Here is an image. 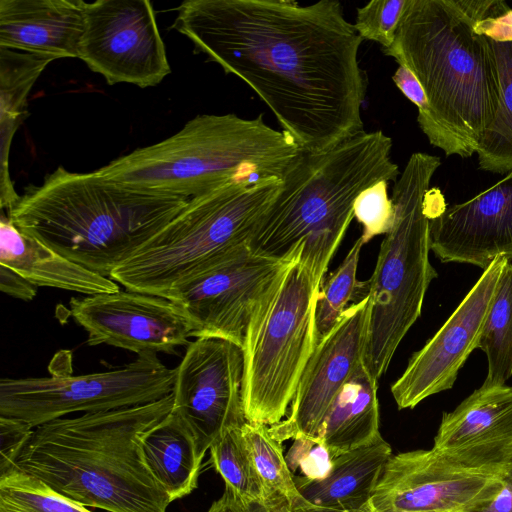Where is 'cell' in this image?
Returning <instances> with one entry per match:
<instances>
[{
  "instance_id": "12",
  "label": "cell",
  "mask_w": 512,
  "mask_h": 512,
  "mask_svg": "<svg viewBox=\"0 0 512 512\" xmlns=\"http://www.w3.org/2000/svg\"><path fill=\"white\" fill-rule=\"evenodd\" d=\"M78 58L109 85H158L171 69L148 0L85 3Z\"/></svg>"
},
{
  "instance_id": "20",
  "label": "cell",
  "mask_w": 512,
  "mask_h": 512,
  "mask_svg": "<svg viewBox=\"0 0 512 512\" xmlns=\"http://www.w3.org/2000/svg\"><path fill=\"white\" fill-rule=\"evenodd\" d=\"M82 0H0V47L48 57L78 58Z\"/></svg>"
},
{
  "instance_id": "6",
  "label": "cell",
  "mask_w": 512,
  "mask_h": 512,
  "mask_svg": "<svg viewBox=\"0 0 512 512\" xmlns=\"http://www.w3.org/2000/svg\"><path fill=\"white\" fill-rule=\"evenodd\" d=\"M300 152L284 131L235 114H201L174 135L97 171L126 186L191 199L232 180L280 178Z\"/></svg>"
},
{
  "instance_id": "34",
  "label": "cell",
  "mask_w": 512,
  "mask_h": 512,
  "mask_svg": "<svg viewBox=\"0 0 512 512\" xmlns=\"http://www.w3.org/2000/svg\"><path fill=\"white\" fill-rule=\"evenodd\" d=\"M293 445L285 458L294 473L300 469L302 476L321 479L328 475L332 467V456L318 438L300 436L293 439Z\"/></svg>"
},
{
  "instance_id": "30",
  "label": "cell",
  "mask_w": 512,
  "mask_h": 512,
  "mask_svg": "<svg viewBox=\"0 0 512 512\" xmlns=\"http://www.w3.org/2000/svg\"><path fill=\"white\" fill-rule=\"evenodd\" d=\"M210 461L225 482V488L238 495L244 503L264 502V488L252 464L242 434V427L226 430L209 448Z\"/></svg>"
},
{
  "instance_id": "19",
  "label": "cell",
  "mask_w": 512,
  "mask_h": 512,
  "mask_svg": "<svg viewBox=\"0 0 512 512\" xmlns=\"http://www.w3.org/2000/svg\"><path fill=\"white\" fill-rule=\"evenodd\" d=\"M432 449L454 465L506 475L512 462V386L481 385L444 412Z\"/></svg>"
},
{
  "instance_id": "45",
  "label": "cell",
  "mask_w": 512,
  "mask_h": 512,
  "mask_svg": "<svg viewBox=\"0 0 512 512\" xmlns=\"http://www.w3.org/2000/svg\"><path fill=\"white\" fill-rule=\"evenodd\" d=\"M285 512H292L288 505H286Z\"/></svg>"
},
{
  "instance_id": "3",
  "label": "cell",
  "mask_w": 512,
  "mask_h": 512,
  "mask_svg": "<svg viewBox=\"0 0 512 512\" xmlns=\"http://www.w3.org/2000/svg\"><path fill=\"white\" fill-rule=\"evenodd\" d=\"M474 26L454 0H409L394 43L383 50L421 84L429 110L418 124L446 156L476 153L499 106L495 56Z\"/></svg>"
},
{
  "instance_id": "42",
  "label": "cell",
  "mask_w": 512,
  "mask_h": 512,
  "mask_svg": "<svg viewBox=\"0 0 512 512\" xmlns=\"http://www.w3.org/2000/svg\"><path fill=\"white\" fill-rule=\"evenodd\" d=\"M292 512H375L371 501L357 509H337L328 507H319L307 503L297 509L291 510Z\"/></svg>"
},
{
  "instance_id": "37",
  "label": "cell",
  "mask_w": 512,
  "mask_h": 512,
  "mask_svg": "<svg viewBox=\"0 0 512 512\" xmlns=\"http://www.w3.org/2000/svg\"><path fill=\"white\" fill-rule=\"evenodd\" d=\"M456 5L475 23L496 18L510 7L501 0H454Z\"/></svg>"
},
{
  "instance_id": "11",
  "label": "cell",
  "mask_w": 512,
  "mask_h": 512,
  "mask_svg": "<svg viewBox=\"0 0 512 512\" xmlns=\"http://www.w3.org/2000/svg\"><path fill=\"white\" fill-rule=\"evenodd\" d=\"M302 248L300 245L290 256L277 259L244 246L174 288L165 298L184 315L191 337L220 338L242 347L259 299Z\"/></svg>"
},
{
  "instance_id": "21",
  "label": "cell",
  "mask_w": 512,
  "mask_h": 512,
  "mask_svg": "<svg viewBox=\"0 0 512 512\" xmlns=\"http://www.w3.org/2000/svg\"><path fill=\"white\" fill-rule=\"evenodd\" d=\"M0 265L6 266L36 287H51L86 295L117 292L109 277L73 262L38 239L20 231L2 214Z\"/></svg>"
},
{
  "instance_id": "44",
  "label": "cell",
  "mask_w": 512,
  "mask_h": 512,
  "mask_svg": "<svg viewBox=\"0 0 512 512\" xmlns=\"http://www.w3.org/2000/svg\"><path fill=\"white\" fill-rule=\"evenodd\" d=\"M506 474H507L508 476L512 477V462H511L510 467H509V469H508V471H507V473H506Z\"/></svg>"
},
{
  "instance_id": "4",
  "label": "cell",
  "mask_w": 512,
  "mask_h": 512,
  "mask_svg": "<svg viewBox=\"0 0 512 512\" xmlns=\"http://www.w3.org/2000/svg\"><path fill=\"white\" fill-rule=\"evenodd\" d=\"M189 200L135 189L97 170L58 167L27 187L7 217L23 233L110 278Z\"/></svg>"
},
{
  "instance_id": "14",
  "label": "cell",
  "mask_w": 512,
  "mask_h": 512,
  "mask_svg": "<svg viewBox=\"0 0 512 512\" xmlns=\"http://www.w3.org/2000/svg\"><path fill=\"white\" fill-rule=\"evenodd\" d=\"M505 475L452 464L434 449L392 455L370 499L375 512H466L493 497Z\"/></svg>"
},
{
  "instance_id": "8",
  "label": "cell",
  "mask_w": 512,
  "mask_h": 512,
  "mask_svg": "<svg viewBox=\"0 0 512 512\" xmlns=\"http://www.w3.org/2000/svg\"><path fill=\"white\" fill-rule=\"evenodd\" d=\"M440 164L437 156L413 153L393 188L394 224L368 280L370 314L363 364L376 381L420 317L426 291L437 277L429 260L428 192Z\"/></svg>"
},
{
  "instance_id": "15",
  "label": "cell",
  "mask_w": 512,
  "mask_h": 512,
  "mask_svg": "<svg viewBox=\"0 0 512 512\" xmlns=\"http://www.w3.org/2000/svg\"><path fill=\"white\" fill-rule=\"evenodd\" d=\"M69 314L89 345L107 344L142 355L176 354L191 328L168 299L131 290L73 297Z\"/></svg>"
},
{
  "instance_id": "10",
  "label": "cell",
  "mask_w": 512,
  "mask_h": 512,
  "mask_svg": "<svg viewBox=\"0 0 512 512\" xmlns=\"http://www.w3.org/2000/svg\"><path fill=\"white\" fill-rule=\"evenodd\" d=\"M176 368L157 355H142L115 370L84 375L3 378L0 416L33 428L71 413H93L139 406L172 393Z\"/></svg>"
},
{
  "instance_id": "9",
  "label": "cell",
  "mask_w": 512,
  "mask_h": 512,
  "mask_svg": "<svg viewBox=\"0 0 512 512\" xmlns=\"http://www.w3.org/2000/svg\"><path fill=\"white\" fill-rule=\"evenodd\" d=\"M300 255L262 295L248 322L242 350L249 423L272 426L282 420L317 345L315 305L321 284Z\"/></svg>"
},
{
  "instance_id": "18",
  "label": "cell",
  "mask_w": 512,
  "mask_h": 512,
  "mask_svg": "<svg viewBox=\"0 0 512 512\" xmlns=\"http://www.w3.org/2000/svg\"><path fill=\"white\" fill-rule=\"evenodd\" d=\"M429 212L430 249L441 262L484 271L498 256L512 260V171L463 203Z\"/></svg>"
},
{
  "instance_id": "5",
  "label": "cell",
  "mask_w": 512,
  "mask_h": 512,
  "mask_svg": "<svg viewBox=\"0 0 512 512\" xmlns=\"http://www.w3.org/2000/svg\"><path fill=\"white\" fill-rule=\"evenodd\" d=\"M392 139L362 131L321 152L301 151L249 241L260 255L283 259L303 245L300 260L321 284L354 218L357 196L379 181H396Z\"/></svg>"
},
{
  "instance_id": "43",
  "label": "cell",
  "mask_w": 512,
  "mask_h": 512,
  "mask_svg": "<svg viewBox=\"0 0 512 512\" xmlns=\"http://www.w3.org/2000/svg\"><path fill=\"white\" fill-rule=\"evenodd\" d=\"M248 512H285L286 505L284 501L275 503L247 502L245 503Z\"/></svg>"
},
{
  "instance_id": "17",
  "label": "cell",
  "mask_w": 512,
  "mask_h": 512,
  "mask_svg": "<svg viewBox=\"0 0 512 512\" xmlns=\"http://www.w3.org/2000/svg\"><path fill=\"white\" fill-rule=\"evenodd\" d=\"M369 314L367 295L352 303L318 342L303 370L287 418L269 426L273 438L280 443L300 436L317 438L337 394L363 362Z\"/></svg>"
},
{
  "instance_id": "32",
  "label": "cell",
  "mask_w": 512,
  "mask_h": 512,
  "mask_svg": "<svg viewBox=\"0 0 512 512\" xmlns=\"http://www.w3.org/2000/svg\"><path fill=\"white\" fill-rule=\"evenodd\" d=\"M409 0H373L357 8L353 24L363 40L376 42L386 50L392 46Z\"/></svg>"
},
{
  "instance_id": "39",
  "label": "cell",
  "mask_w": 512,
  "mask_h": 512,
  "mask_svg": "<svg viewBox=\"0 0 512 512\" xmlns=\"http://www.w3.org/2000/svg\"><path fill=\"white\" fill-rule=\"evenodd\" d=\"M475 31L496 42H512V8L502 15L475 23Z\"/></svg>"
},
{
  "instance_id": "35",
  "label": "cell",
  "mask_w": 512,
  "mask_h": 512,
  "mask_svg": "<svg viewBox=\"0 0 512 512\" xmlns=\"http://www.w3.org/2000/svg\"><path fill=\"white\" fill-rule=\"evenodd\" d=\"M33 431L25 421L0 416V476L14 469Z\"/></svg>"
},
{
  "instance_id": "40",
  "label": "cell",
  "mask_w": 512,
  "mask_h": 512,
  "mask_svg": "<svg viewBox=\"0 0 512 512\" xmlns=\"http://www.w3.org/2000/svg\"><path fill=\"white\" fill-rule=\"evenodd\" d=\"M466 512H512V477L506 474L493 497Z\"/></svg>"
},
{
  "instance_id": "7",
  "label": "cell",
  "mask_w": 512,
  "mask_h": 512,
  "mask_svg": "<svg viewBox=\"0 0 512 512\" xmlns=\"http://www.w3.org/2000/svg\"><path fill=\"white\" fill-rule=\"evenodd\" d=\"M280 187L275 177L232 180L191 198L110 278L127 290L165 298L249 245Z\"/></svg>"
},
{
  "instance_id": "33",
  "label": "cell",
  "mask_w": 512,
  "mask_h": 512,
  "mask_svg": "<svg viewBox=\"0 0 512 512\" xmlns=\"http://www.w3.org/2000/svg\"><path fill=\"white\" fill-rule=\"evenodd\" d=\"M388 181H379L356 198L353 214L362 225L361 239L366 244L378 235H386L393 227L395 208L388 196Z\"/></svg>"
},
{
  "instance_id": "28",
  "label": "cell",
  "mask_w": 512,
  "mask_h": 512,
  "mask_svg": "<svg viewBox=\"0 0 512 512\" xmlns=\"http://www.w3.org/2000/svg\"><path fill=\"white\" fill-rule=\"evenodd\" d=\"M242 434L264 488L266 503L284 501L291 510L306 505L295 485L294 473L287 464L282 443L271 436L269 426L246 422L242 426Z\"/></svg>"
},
{
  "instance_id": "2",
  "label": "cell",
  "mask_w": 512,
  "mask_h": 512,
  "mask_svg": "<svg viewBox=\"0 0 512 512\" xmlns=\"http://www.w3.org/2000/svg\"><path fill=\"white\" fill-rule=\"evenodd\" d=\"M172 393L144 405L62 417L34 428L16 461L62 496L107 512H167L149 470L146 435L172 410Z\"/></svg>"
},
{
  "instance_id": "31",
  "label": "cell",
  "mask_w": 512,
  "mask_h": 512,
  "mask_svg": "<svg viewBox=\"0 0 512 512\" xmlns=\"http://www.w3.org/2000/svg\"><path fill=\"white\" fill-rule=\"evenodd\" d=\"M0 512H92L40 480L12 469L0 476Z\"/></svg>"
},
{
  "instance_id": "38",
  "label": "cell",
  "mask_w": 512,
  "mask_h": 512,
  "mask_svg": "<svg viewBox=\"0 0 512 512\" xmlns=\"http://www.w3.org/2000/svg\"><path fill=\"white\" fill-rule=\"evenodd\" d=\"M0 289L5 294L24 301L32 300L37 292L35 285L3 265H0Z\"/></svg>"
},
{
  "instance_id": "24",
  "label": "cell",
  "mask_w": 512,
  "mask_h": 512,
  "mask_svg": "<svg viewBox=\"0 0 512 512\" xmlns=\"http://www.w3.org/2000/svg\"><path fill=\"white\" fill-rule=\"evenodd\" d=\"M52 61L38 54L0 47V206L7 211L20 198L9 173L12 139L24 120L29 92Z\"/></svg>"
},
{
  "instance_id": "25",
  "label": "cell",
  "mask_w": 512,
  "mask_h": 512,
  "mask_svg": "<svg viewBox=\"0 0 512 512\" xmlns=\"http://www.w3.org/2000/svg\"><path fill=\"white\" fill-rule=\"evenodd\" d=\"M143 453L149 470L171 502L195 490L203 460L194 437L171 412L146 435Z\"/></svg>"
},
{
  "instance_id": "23",
  "label": "cell",
  "mask_w": 512,
  "mask_h": 512,
  "mask_svg": "<svg viewBox=\"0 0 512 512\" xmlns=\"http://www.w3.org/2000/svg\"><path fill=\"white\" fill-rule=\"evenodd\" d=\"M377 382L362 362L334 399L317 433L332 458L382 437Z\"/></svg>"
},
{
  "instance_id": "13",
  "label": "cell",
  "mask_w": 512,
  "mask_h": 512,
  "mask_svg": "<svg viewBox=\"0 0 512 512\" xmlns=\"http://www.w3.org/2000/svg\"><path fill=\"white\" fill-rule=\"evenodd\" d=\"M242 347L220 338H196L176 367L171 413L190 431L203 460L226 430L246 422Z\"/></svg>"
},
{
  "instance_id": "36",
  "label": "cell",
  "mask_w": 512,
  "mask_h": 512,
  "mask_svg": "<svg viewBox=\"0 0 512 512\" xmlns=\"http://www.w3.org/2000/svg\"><path fill=\"white\" fill-rule=\"evenodd\" d=\"M397 88L418 108L417 119L427 115L429 104L426 94L415 75L405 66L399 65L392 76Z\"/></svg>"
},
{
  "instance_id": "16",
  "label": "cell",
  "mask_w": 512,
  "mask_h": 512,
  "mask_svg": "<svg viewBox=\"0 0 512 512\" xmlns=\"http://www.w3.org/2000/svg\"><path fill=\"white\" fill-rule=\"evenodd\" d=\"M507 260L503 256L495 258L434 336L412 354L391 386L398 409H413L424 399L453 387L459 370L476 349Z\"/></svg>"
},
{
  "instance_id": "26",
  "label": "cell",
  "mask_w": 512,
  "mask_h": 512,
  "mask_svg": "<svg viewBox=\"0 0 512 512\" xmlns=\"http://www.w3.org/2000/svg\"><path fill=\"white\" fill-rule=\"evenodd\" d=\"M476 348L487 358V376L482 385H505L512 376V262L502 268Z\"/></svg>"
},
{
  "instance_id": "29",
  "label": "cell",
  "mask_w": 512,
  "mask_h": 512,
  "mask_svg": "<svg viewBox=\"0 0 512 512\" xmlns=\"http://www.w3.org/2000/svg\"><path fill=\"white\" fill-rule=\"evenodd\" d=\"M364 243L359 237L342 263L322 281L315 305L317 344L336 326L352 300L361 301L368 295V280H357L360 251Z\"/></svg>"
},
{
  "instance_id": "27",
  "label": "cell",
  "mask_w": 512,
  "mask_h": 512,
  "mask_svg": "<svg viewBox=\"0 0 512 512\" xmlns=\"http://www.w3.org/2000/svg\"><path fill=\"white\" fill-rule=\"evenodd\" d=\"M489 42L498 69L500 101L476 153L481 170L507 174L512 171V42Z\"/></svg>"
},
{
  "instance_id": "41",
  "label": "cell",
  "mask_w": 512,
  "mask_h": 512,
  "mask_svg": "<svg viewBox=\"0 0 512 512\" xmlns=\"http://www.w3.org/2000/svg\"><path fill=\"white\" fill-rule=\"evenodd\" d=\"M207 512H248L244 501L232 492L230 489L225 488L222 496L214 501Z\"/></svg>"
},
{
  "instance_id": "22",
  "label": "cell",
  "mask_w": 512,
  "mask_h": 512,
  "mask_svg": "<svg viewBox=\"0 0 512 512\" xmlns=\"http://www.w3.org/2000/svg\"><path fill=\"white\" fill-rule=\"evenodd\" d=\"M392 449L383 437L332 460L328 475L309 479L294 475L304 500L314 506L357 509L367 504L378 484Z\"/></svg>"
},
{
  "instance_id": "1",
  "label": "cell",
  "mask_w": 512,
  "mask_h": 512,
  "mask_svg": "<svg viewBox=\"0 0 512 512\" xmlns=\"http://www.w3.org/2000/svg\"><path fill=\"white\" fill-rule=\"evenodd\" d=\"M172 28L243 80L301 151H325L364 131L363 39L339 1L188 0Z\"/></svg>"
}]
</instances>
